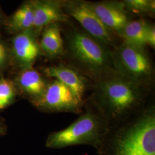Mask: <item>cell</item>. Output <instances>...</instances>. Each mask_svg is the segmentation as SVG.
<instances>
[{"label":"cell","mask_w":155,"mask_h":155,"mask_svg":"<svg viewBox=\"0 0 155 155\" xmlns=\"http://www.w3.org/2000/svg\"><path fill=\"white\" fill-rule=\"evenodd\" d=\"M96 151L97 155H155L154 104L111 126Z\"/></svg>","instance_id":"cell-1"},{"label":"cell","mask_w":155,"mask_h":155,"mask_svg":"<svg viewBox=\"0 0 155 155\" xmlns=\"http://www.w3.org/2000/svg\"><path fill=\"white\" fill-rule=\"evenodd\" d=\"M97 90L90 102L111 126L133 116L148 102L144 87L116 72L97 82Z\"/></svg>","instance_id":"cell-2"},{"label":"cell","mask_w":155,"mask_h":155,"mask_svg":"<svg viewBox=\"0 0 155 155\" xmlns=\"http://www.w3.org/2000/svg\"><path fill=\"white\" fill-rule=\"evenodd\" d=\"M85 111L67 127L50 133L45 147L63 149L77 145H88L98 150L111 125L90 102L84 105Z\"/></svg>","instance_id":"cell-3"},{"label":"cell","mask_w":155,"mask_h":155,"mask_svg":"<svg viewBox=\"0 0 155 155\" xmlns=\"http://www.w3.org/2000/svg\"><path fill=\"white\" fill-rule=\"evenodd\" d=\"M70 57L97 82L116 73L112 51L86 32L74 30L67 37Z\"/></svg>","instance_id":"cell-4"},{"label":"cell","mask_w":155,"mask_h":155,"mask_svg":"<svg viewBox=\"0 0 155 155\" xmlns=\"http://www.w3.org/2000/svg\"><path fill=\"white\" fill-rule=\"evenodd\" d=\"M112 54L117 74L144 87L150 82L153 66L144 48L123 42L114 48Z\"/></svg>","instance_id":"cell-5"},{"label":"cell","mask_w":155,"mask_h":155,"mask_svg":"<svg viewBox=\"0 0 155 155\" xmlns=\"http://www.w3.org/2000/svg\"><path fill=\"white\" fill-rule=\"evenodd\" d=\"M31 103L44 112L75 114L82 113L86 104L79 100L66 85L56 79L48 83L44 93Z\"/></svg>","instance_id":"cell-6"},{"label":"cell","mask_w":155,"mask_h":155,"mask_svg":"<svg viewBox=\"0 0 155 155\" xmlns=\"http://www.w3.org/2000/svg\"><path fill=\"white\" fill-rule=\"evenodd\" d=\"M62 2L64 12L75 19L86 31V33L105 45L115 46L112 32L90 8L87 1L68 0L62 1Z\"/></svg>","instance_id":"cell-7"},{"label":"cell","mask_w":155,"mask_h":155,"mask_svg":"<svg viewBox=\"0 0 155 155\" xmlns=\"http://www.w3.org/2000/svg\"><path fill=\"white\" fill-rule=\"evenodd\" d=\"M90 8L111 31L118 34L130 21L129 13L122 2H87Z\"/></svg>","instance_id":"cell-8"},{"label":"cell","mask_w":155,"mask_h":155,"mask_svg":"<svg viewBox=\"0 0 155 155\" xmlns=\"http://www.w3.org/2000/svg\"><path fill=\"white\" fill-rule=\"evenodd\" d=\"M34 10L33 30L40 32L52 24L66 22L68 16L63 8L62 1H32Z\"/></svg>","instance_id":"cell-9"},{"label":"cell","mask_w":155,"mask_h":155,"mask_svg":"<svg viewBox=\"0 0 155 155\" xmlns=\"http://www.w3.org/2000/svg\"><path fill=\"white\" fill-rule=\"evenodd\" d=\"M14 55L22 66L28 68L39 58L41 48L31 31L18 33L13 41Z\"/></svg>","instance_id":"cell-10"},{"label":"cell","mask_w":155,"mask_h":155,"mask_svg":"<svg viewBox=\"0 0 155 155\" xmlns=\"http://www.w3.org/2000/svg\"><path fill=\"white\" fill-rule=\"evenodd\" d=\"M45 76L55 78L66 85L77 95L79 99L84 101L86 84L83 78L70 67L64 65L46 67L42 69Z\"/></svg>","instance_id":"cell-11"},{"label":"cell","mask_w":155,"mask_h":155,"mask_svg":"<svg viewBox=\"0 0 155 155\" xmlns=\"http://www.w3.org/2000/svg\"><path fill=\"white\" fill-rule=\"evenodd\" d=\"M17 81L30 102L36 100L43 94L48 83L38 71L30 67L25 68L20 73Z\"/></svg>","instance_id":"cell-12"},{"label":"cell","mask_w":155,"mask_h":155,"mask_svg":"<svg viewBox=\"0 0 155 155\" xmlns=\"http://www.w3.org/2000/svg\"><path fill=\"white\" fill-rule=\"evenodd\" d=\"M39 45L41 50L50 57L55 58L63 54L64 41L58 23L50 24L43 29Z\"/></svg>","instance_id":"cell-13"},{"label":"cell","mask_w":155,"mask_h":155,"mask_svg":"<svg viewBox=\"0 0 155 155\" xmlns=\"http://www.w3.org/2000/svg\"><path fill=\"white\" fill-rule=\"evenodd\" d=\"M148 22L144 20H130L122 28L118 35L124 43L139 48L146 46L145 34Z\"/></svg>","instance_id":"cell-14"},{"label":"cell","mask_w":155,"mask_h":155,"mask_svg":"<svg viewBox=\"0 0 155 155\" xmlns=\"http://www.w3.org/2000/svg\"><path fill=\"white\" fill-rule=\"evenodd\" d=\"M34 25V10L32 2L25 3L20 6L12 16L9 26L17 31L33 30Z\"/></svg>","instance_id":"cell-15"},{"label":"cell","mask_w":155,"mask_h":155,"mask_svg":"<svg viewBox=\"0 0 155 155\" xmlns=\"http://www.w3.org/2000/svg\"><path fill=\"white\" fill-rule=\"evenodd\" d=\"M127 12L136 14L155 13V1L153 0H126L122 1Z\"/></svg>","instance_id":"cell-16"},{"label":"cell","mask_w":155,"mask_h":155,"mask_svg":"<svg viewBox=\"0 0 155 155\" xmlns=\"http://www.w3.org/2000/svg\"><path fill=\"white\" fill-rule=\"evenodd\" d=\"M16 95V90L11 81L0 79V110L11 105Z\"/></svg>","instance_id":"cell-17"},{"label":"cell","mask_w":155,"mask_h":155,"mask_svg":"<svg viewBox=\"0 0 155 155\" xmlns=\"http://www.w3.org/2000/svg\"><path fill=\"white\" fill-rule=\"evenodd\" d=\"M146 45H149L152 49L155 48V27L153 24L148 22L145 34Z\"/></svg>","instance_id":"cell-18"},{"label":"cell","mask_w":155,"mask_h":155,"mask_svg":"<svg viewBox=\"0 0 155 155\" xmlns=\"http://www.w3.org/2000/svg\"><path fill=\"white\" fill-rule=\"evenodd\" d=\"M7 59V51L5 45L0 41V69L4 66Z\"/></svg>","instance_id":"cell-19"},{"label":"cell","mask_w":155,"mask_h":155,"mask_svg":"<svg viewBox=\"0 0 155 155\" xmlns=\"http://www.w3.org/2000/svg\"><path fill=\"white\" fill-rule=\"evenodd\" d=\"M6 133V127L4 121L0 118V136H2Z\"/></svg>","instance_id":"cell-20"}]
</instances>
